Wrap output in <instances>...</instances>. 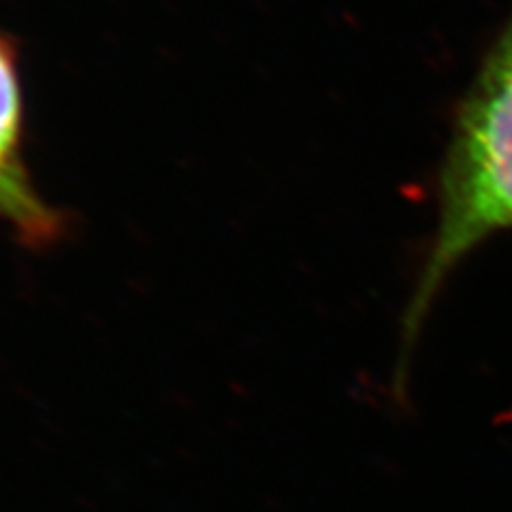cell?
I'll use <instances>...</instances> for the list:
<instances>
[{"mask_svg": "<svg viewBox=\"0 0 512 512\" xmlns=\"http://www.w3.org/2000/svg\"><path fill=\"white\" fill-rule=\"evenodd\" d=\"M20 86L13 50L0 39V216L7 218L30 248L52 246L62 220L32 190L20 163Z\"/></svg>", "mask_w": 512, "mask_h": 512, "instance_id": "7a4b0ae2", "label": "cell"}, {"mask_svg": "<svg viewBox=\"0 0 512 512\" xmlns=\"http://www.w3.org/2000/svg\"><path fill=\"white\" fill-rule=\"evenodd\" d=\"M512 229V13L457 109L438 182V227L402 318L395 382L453 269L487 237Z\"/></svg>", "mask_w": 512, "mask_h": 512, "instance_id": "6da1fadb", "label": "cell"}]
</instances>
